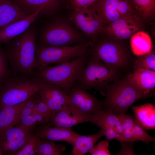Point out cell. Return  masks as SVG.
I'll return each mask as SVG.
<instances>
[{
  "mask_svg": "<svg viewBox=\"0 0 155 155\" xmlns=\"http://www.w3.org/2000/svg\"><path fill=\"white\" fill-rule=\"evenodd\" d=\"M38 32L32 24L3 48L12 74L30 76L36 68L35 44Z\"/></svg>",
  "mask_w": 155,
  "mask_h": 155,
  "instance_id": "1",
  "label": "cell"
},
{
  "mask_svg": "<svg viewBox=\"0 0 155 155\" xmlns=\"http://www.w3.org/2000/svg\"><path fill=\"white\" fill-rule=\"evenodd\" d=\"M90 54L89 51L66 63L36 69L32 74L43 83L59 87L68 95L80 80Z\"/></svg>",
  "mask_w": 155,
  "mask_h": 155,
  "instance_id": "2",
  "label": "cell"
},
{
  "mask_svg": "<svg viewBox=\"0 0 155 155\" xmlns=\"http://www.w3.org/2000/svg\"><path fill=\"white\" fill-rule=\"evenodd\" d=\"M52 85L43 83L33 74L24 76L11 73L0 85V109L22 103L40 90Z\"/></svg>",
  "mask_w": 155,
  "mask_h": 155,
  "instance_id": "3",
  "label": "cell"
},
{
  "mask_svg": "<svg viewBox=\"0 0 155 155\" xmlns=\"http://www.w3.org/2000/svg\"><path fill=\"white\" fill-rule=\"evenodd\" d=\"M50 19L37 34V41L40 44L47 46H67L88 41L68 18L57 15Z\"/></svg>",
  "mask_w": 155,
  "mask_h": 155,
  "instance_id": "4",
  "label": "cell"
},
{
  "mask_svg": "<svg viewBox=\"0 0 155 155\" xmlns=\"http://www.w3.org/2000/svg\"><path fill=\"white\" fill-rule=\"evenodd\" d=\"M121 70L90 54L81 78L75 85L86 90L94 89L104 95L110 83L121 79Z\"/></svg>",
  "mask_w": 155,
  "mask_h": 155,
  "instance_id": "5",
  "label": "cell"
},
{
  "mask_svg": "<svg viewBox=\"0 0 155 155\" xmlns=\"http://www.w3.org/2000/svg\"><path fill=\"white\" fill-rule=\"evenodd\" d=\"M105 95V99L102 101L103 109L111 111L117 115L125 114L137 101L149 97L136 89L126 75L109 84Z\"/></svg>",
  "mask_w": 155,
  "mask_h": 155,
  "instance_id": "6",
  "label": "cell"
},
{
  "mask_svg": "<svg viewBox=\"0 0 155 155\" xmlns=\"http://www.w3.org/2000/svg\"><path fill=\"white\" fill-rule=\"evenodd\" d=\"M91 40L67 46H47L36 41L35 44L36 69H41L52 63L68 62L90 51L94 44Z\"/></svg>",
  "mask_w": 155,
  "mask_h": 155,
  "instance_id": "7",
  "label": "cell"
},
{
  "mask_svg": "<svg viewBox=\"0 0 155 155\" xmlns=\"http://www.w3.org/2000/svg\"><path fill=\"white\" fill-rule=\"evenodd\" d=\"M90 55L104 63L121 71L126 70L133 66L134 61L127 48L115 40H97L90 48Z\"/></svg>",
  "mask_w": 155,
  "mask_h": 155,
  "instance_id": "8",
  "label": "cell"
},
{
  "mask_svg": "<svg viewBox=\"0 0 155 155\" xmlns=\"http://www.w3.org/2000/svg\"><path fill=\"white\" fill-rule=\"evenodd\" d=\"M67 18L94 43L97 41V36L104 26L102 19L93 4L79 11L69 10Z\"/></svg>",
  "mask_w": 155,
  "mask_h": 155,
  "instance_id": "9",
  "label": "cell"
},
{
  "mask_svg": "<svg viewBox=\"0 0 155 155\" xmlns=\"http://www.w3.org/2000/svg\"><path fill=\"white\" fill-rule=\"evenodd\" d=\"M93 5L104 26L121 18L137 15L131 0H97Z\"/></svg>",
  "mask_w": 155,
  "mask_h": 155,
  "instance_id": "10",
  "label": "cell"
},
{
  "mask_svg": "<svg viewBox=\"0 0 155 155\" xmlns=\"http://www.w3.org/2000/svg\"><path fill=\"white\" fill-rule=\"evenodd\" d=\"M143 22L137 15L123 18L104 26L100 33L114 39H127L141 30L144 26Z\"/></svg>",
  "mask_w": 155,
  "mask_h": 155,
  "instance_id": "11",
  "label": "cell"
},
{
  "mask_svg": "<svg viewBox=\"0 0 155 155\" xmlns=\"http://www.w3.org/2000/svg\"><path fill=\"white\" fill-rule=\"evenodd\" d=\"M15 126L9 128L0 136V151L7 155H14L34 132L35 127Z\"/></svg>",
  "mask_w": 155,
  "mask_h": 155,
  "instance_id": "12",
  "label": "cell"
},
{
  "mask_svg": "<svg viewBox=\"0 0 155 155\" xmlns=\"http://www.w3.org/2000/svg\"><path fill=\"white\" fill-rule=\"evenodd\" d=\"M70 105L91 119L98 111L103 109L102 101L75 85L69 95Z\"/></svg>",
  "mask_w": 155,
  "mask_h": 155,
  "instance_id": "13",
  "label": "cell"
},
{
  "mask_svg": "<svg viewBox=\"0 0 155 155\" xmlns=\"http://www.w3.org/2000/svg\"><path fill=\"white\" fill-rule=\"evenodd\" d=\"M29 15L39 11V17L51 18L64 8L60 0H10Z\"/></svg>",
  "mask_w": 155,
  "mask_h": 155,
  "instance_id": "14",
  "label": "cell"
},
{
  "mask_svg": "<svg viewBox=\"0 0 155 155\" xmlns=\"http://www.w3.org/2000/svg\"><path fill=\"white\" fill-rule=\"evenodd\" d=\"M51 122L55 127L71 128L81 123L91 122V119L78 110L68 105L53 113Z\"/></svg>",
  "mask_w": 155,
  "mask_h": 155,
  "instance_id": "15",
  "label": "cell"
},
{
  "mask_svg": "<svg viewBox=\"0 0 155 155\" xmlns=\"http://www.w3.org/2000/svg\"><path fill=\"white\" fill-rule=\"evenodd\" d=\"M51 122L36 128L35 132L40 139L51 141H62L66 142L72 146L79 134L73 131L71 128L55 127L51 126Z\"/></svg>",
  "mask_w": 155,
  "mask_h": 155,
  "instance_id": "16",
  "label": "cell"
},
{
  "mask_svg": "<svg viewBox=\"0 0 155 155\" xmlns=\"http://www.w3.org/2000/svg\"><path fill=\"white\" fill-rule=\"evenodd\" d=\"M131 84L137 90L148 95L154 96L155 87V71L138 69L126 75Z\"/></svg>",
  "mask_w": 155,
  "mask_h": 155,
  "instance_id": "17",
  "label": "cell"
},
{
  "mask_svg": "<svg viewBox=\"0 0 155 155\" xmlns=\"http://www.w3.org/2000/svg\"><path fill=\"white\" fill-rule=\"evenodd\" d=\"M37 94L47 104L53 114L69 104L68 95L55 85L44 88L38 91Z\"/></svg>",
  "mask_w": 155,
  "mask_h": 155,
  "instance_id": "18",
  "label": "cell"
},
{
  "mask_svg": "<svg viewBox=\"0 0 155 155\" xmlns=\"http://www.w3.org/2000/svg\"><path fill=\"white\" fill-rule=\"evenodd\" d=\"M39 17L38 11L26 18L0 29V44L7 45L15 37L25 31Z\"/></svg>",
  "mask_w": 155,
  "mask_h": 155,
  "instance_id": "19",
  "label": "cell"
},
{
  "mask_svg": "<svg viewBox=\"0 0 155 155\" xmlns=\"http://www.w3.org/2000/svg\"><path fill=\"white\" fill-rule=\"evenodd\" d=\"M30 16L10 0H0V29Z\"/></svg>",
  "mask_w": 155,
  "mask_h": 155,
  "instance_id": "20",
  "label": "cell"
},
{
  "mask_svg": "<svg viewBox=\"0 0 155 155\" xmlns=\"http://www.w3.org/2000/svg\"><path fill=\"white\" fill-rule=\"evenodd\" d=\"M136 123L144 129H155V106L147 103L139 106H132Z\"/></svg>",
  "mask_w": 155,
  "mask_h": 155,
  "instance_id": "21",
  "label": "cell"
},
{
  "mask_svg": "<svg viewBox=\"0 0 155 155\" xmlns=\"http://www.w3.org/2000/svg\"><path fill=\"white\" fill-rule=\"evenodd\" d=\"M29 99L20 104L5 106L0 109V136L9 128L15 126L18 115Z\"/></svg>",
  "mask_w": 155,
  "mask_h": 155,
  "instance_id": "22",
  "label": "cell"
},
{
  "mask_svg": "<svg viewBox=\"0 0 155 155\" xmlns=\"http://www.w3.org/2000/svg\"><path fill=\"white\" fill-rule=\"evenodd\" d=\"M130 38L131 48L134 55L138 56L144 55L149 53L152 50V40L147 33L139 31Z\"/></svg>",
  "mask_w": 155,
  "mask_h": 155,
  "instance_id": "23",
  "label": "cell"
},
{
  "mask_svg": "<svg viewBox=\"0 0 155 155\" xmlns=\"http://www.w3.org/2000/svg\"><path fill=\"white\" fill-rule=\"evenodd\" d=\"M101 130L97 134L88 135H79L73 145V155H84L92 149L98 140L104 136Z\"/></svg>",
  "mask_w": 155,
  "mask_h": 155,
  "instance_id": "24",
  "label": "cell"
},
{
  "mask_svg": "<svg viewBox=\"0 0 155 155\" xmlns=\"http://www.w3.org/2000/svg\"><path fill=\"white\" fill-rule=\"evenodd\" d=\"M137 15L144 22L154 17L155 0H131Z\"/></svg>",
  "mask_w": 155,
  "mask_h": 155,
  "instance_id": "25",
  "label": "cell"
},
{
  "mask_svg": "<svg viewBox=\"0 0 155 155\" xmlns=\"http://www.w3.org/2000/svg\"><path fill=\"white\" fill-rule=\"evenodd\" d=\"M120 121L118 115L112 111L102 109L96 112L92 119V123L100 127L108 125L114 127Z\"/></svg>",
  "mask_w": 155,
  "mask_h": 155,
  "instance_id": "26",
  "label": "cell"
},
{
  "mask_svg": "<svg viewBox=\"0 0 155 155\" xmlns=\"http://www.w3.org/2000/svg\"><path fill=\"white\" fill-rule=\"evenodd\" d=\"M40 142L36 149L38 155H60L66 148L62 144H57L52 141L45 140Z\"/></svg>",
  "mask_w": 155,
  "mask_h": 155,
  "instance_id": "27",
  "label": "cell"
},
{
  "mask_svg": "<svg viewBox=\"0 0 155 155\" xmlns=\"http://www.w3.org/2000/svg\"><path fill=\"white\" fill-rule=\"evenodd\" d=\"M133 69H148L155 71V53L153 50L147 54L138 56L133 62Z\"/></svg>",
  "mask_w": 155,
  "mask_h": 155,
  "instance_id": "28",
  "label": "cell"
},
{
  "mask_svg": "<svg viewBox=\"0 0 155 155\" xmlns=\"http://www.w3.org/2000/svg\"><path fill=\"white\" fill-rule=\"evenodd\" d=\"M41 140L34 131L26 143L14 155H34L36 154L38 146Z\"/></svg>",
  "mask_w": 155,
  "mask_h": 155,
  "instance_id": "29",
  "label": "cell"
},
{
  "mask_svg": "<svg viewBox=\"0 0 155 155\" xmlns=\"http://www.w3.org/2000/svg\"><path fill=\"white\" fill-rule=\"evenodd\" d=\"M49 121L42 115L34 112L30 115L23 117L17 123L16 125H21L27 127H34L35 125Z\"/></svg>",
  "mask_w": 155,
  "mask_h": 155,
  "instance_id": "30",
  "label": "cell"
},
{
  "mask_svg": "<svg viewBox=\"0 0 155 155\" xmlns=\"http://www.w3.org/2000/svg\"><path fill=\"white\" fill-rule=\"evenodd\" d=\"M97 0H64L61 3L64 8L79 11L94 4Z\"/></svg>",
  "mask_w": 155,
  "mask_h": 155,
  "instance_id": "31",
  "label": "cell"
},
{
  "mask_svg": "<svg viewBox=\"0 0 155 155\" xmlns=\"http://www.w3.org/2000/svg\"><path fill=\"white\" fill-rule=\"evenodd\" d=\"M0 44V85L11 74L4 48Z\"/></svg>",
  "mask_w": 155,
  "mask_h": 155,
  "instance_id": "32",
  "label": "cell"
},
{
  "mask_svg": "<svg viewBox=\"0 0 155 155\" xmlns=\"http://www.w3.org/2000/svg\"><path fill=\"white\" fill-rule=\"evenodd\" d=\"M37 92L35 96L36 105L34 109V112L42 115L49 121H51L53 113L47 104L39 97Z\"/></svg>",
  "mask_w": 155,
  "mask_h": 155,
  "instance_id": "33",
  "label": "cell"
},
{
  "mask_svg": "<svg viewBox=\"0 0 155 155\" xmlns=\"http://www.w3.org/2000/svg\"><path fill=\"white\" fill-rule=\"evenodd\" d=\"M135 141L139 140L148 144L154 141L155 138L149 135L141 126L135 123L132 130Z\"/></svg>",
  "mask_w": 155,
  "mask_h": 155,
  "instance_id": "34",
  "label": "cell"
},
{
  "mask_svg": "<svg viewBox=\"0 0 155 155\" xmlns=\"http://www.w3.org/2000/svg\"><path fill=\"white\" fill-rule=\"evenodd\" d=\"M108 140L102 141L94 145L89 151L92 155H111Z\"/></svg>",
  "mask_w": 155,
  "mask_h": 155,
  "instance_id": "35",
  "label": "cell"
},
{
  "mask_svg": "<svg viewBox=\"0 0 155 155\" xmlns=\"http://www.w3.org/2000/svg\"><path fill=\"white\" fill-rule=\"evenodd\" d=\"M124 130H132L135 123L133 116L125 114L118 115Z\"/></svg>",
  "mask_w": 155,
  "mask_h": 155,
  "instance_id": "36",
  "label": "cell"
},
{
  "mask_svg": "<svg viewBox=\"0 0 155 155\" xmlns=\"http://www.w3.org/2000/svg\"><path fill=\"white\" fill-rule=\"evenodd\" d=\"M100 128L107 140L116 139L117 133L114 127L106 125L102 126Z\"/></svg>",
  "mask_w": 155,
  "mask_h": 155,
  "instance_id": "37",
  "label": "cell"
},
{
  "mask_svg": "<svg viewBox=\"0 0 155 155\" xmlns=\"http://www.w3.org/2000/svg\"><path fill=\"white\" fill-rule=\"evenodd\" d=\"M119 141L129 143L135 141L132 130H124Z\"/></svg>",
  "mask_w": 155,
  "mask_h": 155,
  "instance_id": "38",
  "label": "cell"
},
{
  "mask_svg": "<svg viewBox=\"0 0 155 155\" xmlns=\"http://www.w3.org/2000/svg\"><path fill=\"white\" fill-rule=\"evenodd\" d=\"M34 112V110L27 108L26 107V106H25L22 109L18 115L15 126L23 117L32 115Z\"/></svg>",
  "mask_w": 155,
  "mask_h": 155,
  "instance_id": "39",
  "label": "cell"
},
{
  "mask_svg": "<svg viewBox=\"0 0 155 155\" xmlns=\"http://www.w3.org/2000/svg\"><path fill=\"white\" fill-rule=\"evenodd\" d=\"M63 0H60V1H61V2H62Z\"/></svg>",
  "mask_w": 155,
  "mask_h": 155,
  "instance_id": "40",
  "label": "cell"
}]
</instances>
